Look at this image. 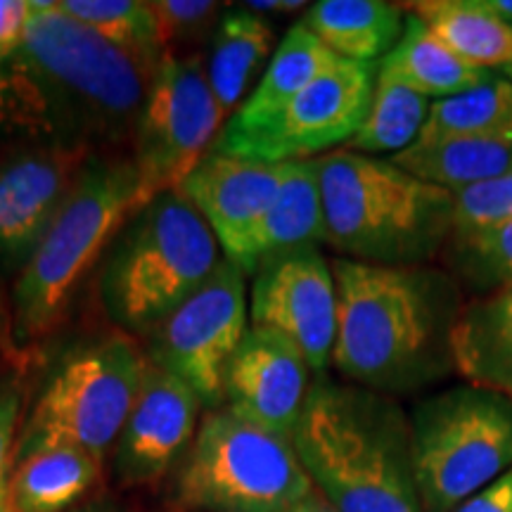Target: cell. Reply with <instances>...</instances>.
I'll use <instances>...</instances> for the list:
<instances>
[{"label":"cell","instance_id":"24","mask_svg":"<svg viewBox=\"0 0 512 512\" xmlns=\"http://www.w3.org/2000/svg\"><path fill=\"white\" fill-rule=\"evenodd\" d=\"M377 72L406 83L425 98L439 100L494 79L489 69L472 67L460 60L413 12H406V29H403L401 41L384 60L377 62Z\"/></svg>","mask_w":512,"mask_h":512},{"label":"cell","instance_id":"13","mask_svg":"<svg viewBox=\"0 0 512 512\" xmlns=\"http://www.w3.org/2000/svg\"><path fill=\"white\" fill-rule=\"evenodd\" d=\"M249 325L290 339L313 375L328 373L337 342L332 261L313 247L259 266L249 292Z\"/></svg>","mask_w":512,"mask_h":512},{"label":"cell","instance_id":"23","mask_svg":"<svg viewBox=\"0 0 512 512\" xmlns=\"http://www.w3.org/2000/svg\"><path fill=\"white\" fill-rule=\"evenodd\" d=\"M102 458L74 446L36 451L12 465L8 501L15 512H72L98 482Z\"/></svg>","mask_w":512,"mask_h":512},{"label":"cell","instance_id":"21","mask_svg":"<svg viewBox=\"0 0 512 512\" xmlns=\"http://www.w3.org/2000/svg\"><path fill=\"white\" fill-rule=\"evenodd\" d=\"M302 24L342 60L375 64L401 41L406 10L384 0H320L306 8Z\"/></svg>","mask_w":512,"mask_h":512},{"label":"cell","instance_id":"36","mask_svg":"<svg viewBox=\"0 0 512 512\" xmlns=\"http://www.w3.org/2000/svg\"><path fill=\"white\" fill-rule=\"evenodd\" d=\"M247 10L256 12V15H264V12H297L302 8H309L306 3L299 0H252V3H242Z\"/></svg>","mask_w":512,"mask_h":512},{"label":"cell","instance_id":"39","mask_svg":"<svg viewBox=\"0 0 512 512\" xmlns=\"http://www.w3.org/2000/svg\"><path fill=\"white\" fill-rule=\"evenodd\" d=\"M0 512H15V510H12L10 501H8V496H5V498H0Z\"/></svg>","mask_w":512,"mask_h":512},{"label":"cell","instance_id":"29","mask_svg":"<svg viewBox=\"0 0 512 512\" xmlns=\"http://www.w3.org/2000/svg\"><path fill=\"white\" fill-rule=\"evenodd\" d=\"M60 10L98 31L114 46L159 67L164 48L159 43L157 17L143 0H60Z\"/></svg>","mask_w":512,"mask_h":512},{"label":"cell","instance_id":"4","mask_svg":"<svg viewBox=\"0 0 512 512\" xmlns=\"http://www.w3.org/2000/svg\"><path fill=\"white\" fill-rule=\"evenodd\" d=\"M325 245L373 266H432L453 238V195L392 159L335 150L316 159Z\"/></svg>","mask_w":512,"mask_h":512},{"label":"cell","instance_id":"42","mask_svg":"<svg viewBox=\"0 0 512 512\" xmlns=\"http://www.w3.org/2000/svg\"><path fill=\"white\" fill-rule=\"evenodd\" d=\"M8 496V489H0V498H5Z\"/></svg>","mask_w":512,"mask_h":512},{"label":"cell","instance_id":"16","mask_svg":"<svg viewBox=\"0 0 512 512\" xmlns=\"http://www.w3.org/2000/svg\"><path fill=\"white\" fill-rule=\"evenodd\" d=\"M309 387L311 368L302 351L275 330L249 325L226 373L223 406L261 430L292 439Z\"/></svg>","mask_w":512,"mask_h":512},{"label":"cell","instance_id":"25","mask_svg":"<svg viewBox=\"0 0 512 512\" xmlns=\"http://www.w3.org/2000/svg\"><path fill=\"white\" fill-rule=\"evenodd\" d=\"M430 27L460 60L479 69L510 67L512 24L503 22L484 0H422L403 5Z\"/></svg>","mask_w":512,"mask_h":512},{"label":"cell","instance_id":"9","mask_svg":"<svg viewBox=\"0 0 512 512\" xmlns=\"http://www.w3.org/2000/svg\"><path fill=\"white\" fill-rule=\"evenodd\" d=\"M422 510L453 512L512 467V399L460 384L420 401L411 415Z\"/></svg>","mask_w":512,"mask_h":512},{"label":"cell","instance_id":"17","mask_svg":"<svg viewBox=\"0 0 512 512\" xmlns=\"http://www.w3.org/2000/svg\"><path fill=\"white\" fill-rule=\"evenodd\" d=\"M285 164L252 162L209 152L178 192L200 211L216 235L223 256L235 261L249 235L273 207Z\"/></svg>","mask_w":512,"mask_h":512},{"label":"cell","instance_id":"10","mask_svg":"<svg viewBox=\"0 0 512 512\" xmlns=\"http://www.w3.org/2000/svg\"><path fill=\"white\" fill-rule=\"evenodd\" d=\"M223 119L202 55L166 53L133 133L131 159L140 181V207L181 188L211 152Z\"/></svg>","mask_w":512,"mask_h":512},{"label":"cell","instance_id":"2","mask_svg":"<svg viewBox=\"0 0 512 512\" xmlns=\"http://www.w3.org/2000/svg\"><path fill=\"white\" fill-rule=\"evenodd\" d=\"M292 444L335 512H425L415 482L411 418L394 396L316 375Z\"/></svg>","mask_w":512,"mask_h":512},{"label":"cell","instance_id":"18","mask_svg":"<svg viewBox=\"0 0 512 512\" xmlns=\"http://www.w3.org/2000/svg\"><path fill=\"white\" fill-rule=\"evenodd\" d=\"M320 242H325V214L316 159L287 162L273 207L249 235L235 264L254 275L268 261L313 249Z\"/></svg>","mask_w":512,"mask_h":512},{"label":"cell","instance_id":"5","mask_svg":"<svg viewBox=\"0 0 512 512\" xmlns=\"http://www.w3.org/2000/svg\"><path fill=\"white\" fill-rule=\"evenodd\" d=\"M138 209L133 159L93 155L12 287L10 328L17 344L41 342L62 323L83 280L100 268Z\"/></svg>","mask_w":512,"mask_h":512},{"label":"cell","instance_id":"19","mask_svg":"<svg viewBox=\"0 0 512 512\" xmlns=\"http://www.w3.org/2000/svg\"><path fill=\"white\" fill-rule=\"evenodd\" d=\"M451 354L453 368L467 384L512 399V285L463 304Z\"/></svg>","mask_w":512,"mask_h":512},{"label":"cell","instance_id":"22","mask_svg":"<svg viewBox=\"0 0 512 512\" xmlns=\"http://www.w3.org/2000/svg\"><path fill=\"white\" fill-rule=\"evenodd\" d=\"M273 24L264 15L235 5L223 12L219 27L211 36L207 76L211 93L219 102L223 117L238 112L254 81L264 76L268 57L275 53Z\"/></svg>","mask_w":512,"mask_h":512},{"label":"cell","instance_id":"3","mask_svg":"<svg viewBox=\"0 0 512 512\" xmlns=\"http://www.w3.org/2000/svg\"><path fill=\"white\" fill-rule=\"evenodd\" d=\"M12 67L43 88L74 145H119L136 133L157 69L98 31L69 17L57 3H29Z\"/></svg>","mask_w":512,"mask_h":512},{"label":"cell","instance_id":"8","mask_svg":"<svg viewBox=\"0 0 512 512\" xmlns=\"http://www.w3.org/2000/svg\"><path fill=\"white\" fill-rule=\"evenodd\" d=\"M313 491L292 439L226 406L204 415L174 479L176 503L190 512H280Z\"/></svg>","mask_w":512,"mask_h":512},{"label":"cell","instance_id":"30","mask_svg":"<svg viewBox=\"0 0 512 512\" xmlns=\"http://www.w3.org/2000/svg\"><path fill=\"white\" fill-rule=\"evenodd\" d=\"M441 259L446 271L456 275L460 287L477 297L512 285V221L482 233L456 235Z\"/></svg>","mask_w":512,"mask_h":512},{"label":"cell","instance_id":"6","mask_svg":"<svg viewBox=\"0 0 512 512\" xmlns=\"http://www.w3.org/2000/svg\"><path fill=\"white\" fill-rule=\"evenodd\" d=\"M226 256L200 211L178 190L143 204L119 230L98 268L105 316L147 337L211 278Z\"/></svg>","mask_w":512,"mask_h":512},{"label":"cell","instance_id":"33","mask_svg":"<svg viewBox=\"0 0 512 512\" xmlns=\"http://www.w3.org/2000/svg\"><path fill=\"white\" fill-rule=\"evenodd\" d=\"M22 415V389L15 382H0V489H8L12 444Z\"/></svg>","mask_w":512,"mask_h":512},{"label":"cell","instance_id":"34","mask_svg":"<svg viewBox=\"0 0 512 512\" xmlns=\"http://www.w3.org/2000/svg\"><path fill=\"white\" fill-rule=\"evenodd\" d=\"M29 3L22 0H0V62H8L17 53L27 24Z\"/></svg>","mask_w":512,"mask_h":512},{"label":"cell","instance_id":"14","mask_svg":"<svg viewBox=\"0 0 512 512\" xmlns=\"http://www.w3.org/2000/svg\"><path fill=\"white\" fill-rule=\"evenodd\" d=\"M95 150L86 145H36L0 166V261L27 264L53 226Z\"/></svg>","mask_w":512,"mask_h":512},{"label":"cell","instance_id":"26","mask_svg":"<svg viewBox=\"0 0 512 512\" xmlns=\"http://www.w3.org/2000/svg\"><path fill=\"white\" fill-rule=\"evenodd\" d=\"M396 166L420 181L448 192L512 174V133L484 138H458L444 143H413L392 157Z\"/></svg>","mask_w":512,"mask_h":512},{"label":"cell","instance_id":"31","mask_svg":"<svg viewBox=\"0 0 512 512\" xmlns=\"http://www.w3.org/2000/svg\"><path fill=\"white\" fill-rule=\"evenodd\" d=\"M453 195V238L512 221V174L467 185Z\"/></svg>","mask_w":512,"mask_h":512},{"label":"cell","instance_id":"37","mask_svg":"<svg viewBox=\"0 0 512 512\" xmlns=\"http://www.w3.org/2000/svg\"><path fill=\"white\" fill-rule=\"evenodd\" d=\"M280 512H335V508H332V505L325 501L318 491H313V494L306 496L304 501L294 503L287 510H280Z\"/></svg>","mask_w":512,"mask_h":512},{"label":"cell","instance_id":"27","mask_svg":"<svg viewBox=\"0 0 512 512\" xmlns=\"http://www.w3.org/2000/svg\"><path fill=\"white\" fill-rule=\"evenodd\" d=\"M512 133V83L494 76L482 86L434 100L418 145L458 138H484Z\"/></svg>","mask_w":512,"mask_h":512},{"label":"cell","instance_id":"32","mask_svg":"<svg viewBox=\"0 0 512 512\" xmlns=\"http://www.w3.org/2000/svg\"><path fill=\"white\" fill-rule=\"evenodd\" d=\"M152 12L157 17L159 43L164 53L174 48L195 46L204 38L214 36L219 27L223 8L226 5L214 3V0H155Z\"/></svg>","mask_w":512,"mask_h":512},{"label":"cell","instance_id":"35","mask_svg":"<svg viewBox=\"0 0 512 512\" xmlns=\"http://www.w3.org/2000/svg\"><path fill=\"white\" fill-rule=\"evenodd\" d=\"M453 512H512V467Z\"/></svg>","mask_w":512,"mask_h":512},{"label":"cell","instance_id":"7","mask_svg":"<svg viewBox=\"0 0 512 512\" xmlns=\"http://www.w3.org/2000/svg\"><path fill=\"white\" fill-rule=\"evenodd\" d=\"M145 368L147 356L131 335H107L64 354L24 420L12 465L57 446L105 458L124 430Z\"/></svg>","mask_w":512,"mask_h":512},{"label":"cell","instance_id":"40","mask_svg":"<svg viewBox=\"0 0 512 512\" xmlns=\"http://www.w3.org/2000/svg\"><path fill=\"white\" fill-rule=\"evenodd\" d=\"M505 72H508V81L512 83V64H510V67H505Z\"/></svg>","mask_w":512,"mask_h":512},{"label":"cell","instance_id":"41","mask_svg":"<svg viewBox=\"0 0 512 512\" xmlns=\"http://www.w3.org/2000/svg\"><path fill=\"white\" fill-rule=\"evenodd\" d=\"M72 512H102V510H98V508H91V510H88V508H86V510H72Z\"/></svg>","mask_w":512,"mask_h":512},{"label":"cell","instance_id":"15","mask_svg":"<svg viewBox=\"0 0 512 512\" xmlns=\"http://www.w3.org/2000/svg\"><path fill=\"white\" fill-rule=\"evenodd\" d=\"M202 401L176 375L147 361L131 413L114 444V472L126 486L152 484L178 465L197 434Z\"/></svg>","mask_w":512,"mask_h":512},{"label":"cell","instance_id":"38","mask_svg":"<svg viewBox=\"0 0 512 512\" xmlns=\"http://www.w3.org/2000/svg\"><path fill=\"white\" fill-rule=\"evenodd\" d=\"M489 5V10H494L503 22L512 24V0H484Z\"/></svg>","mask_w":512,"mask_h":512},{"label":"cell","instance_id":"11","mask_svg":"<svg viewBox=\"0 0 512 512\" xmlns=\"http://www.w3.org/2000/svg\"><path fill=\"white\" fill-rule=\"evenodd\" d=\"M247 330V273L223 259L207 283L147 335L145 356L216 411L223 408L226 373Z\"/></svg>","mask_w":512,"mask_h":512},{"label":"cell","instance_id":"20","mask_svg":"<svg viewBox=\"0 0 512 512\" xmlns=\"http://www.w3.org/2000/svg\"><path fill=\"white\" fill-rule=\"evenodd\" d=\"M339 60L342 57L325 48L318 36L311 34L302 22L294 24L273 53L259 86L242 102L233 119L223 124L219 138H240L266 126L294 95L302 93L311 81H316Z\"/></svg>","mask_w":512,"mask_h":512},{"label":"cell","instance_id":"12","mask_svg":"<svg viewBox=\"0 0 512 512\" xmlns=\"http://www.w3.org/2000/svg\"><path fill=\"white\" fill-rule=\"evenodd\" d=\"M377 64L339 60L294 95L266 126L247 136L216 140L211 152L252 162H309L361 131L375 93Z\"/></svg>","mask_w":512,"mask_h":512},{"label":"cell","instance_id":"28","mask_svg":"<svg viewBox=\"0 0 512 512\" xmlns=\"http://www.w3.org/2000/svg\"><path fill=\"white\" fill-rule=\"evenodd\" d=\"M430 107V98L392 76L377 72L370 112L361 131L351 138L349 150L368 157L401 155L420 138L422 126L430 117Z\"/></svg>","mask_w":512,"mask_h":512},{"label":"cell","instance_id":"1","mask_svg":"<svg viewBox=\"0 0 512 512\" xmlns=\"http://www.w3.org/2000/svg\"><path fill=\"white\" fill-rule=\"evenodd\" d=\"M337 342L332 366L351 384L394 396L451 373V335L463 309L446 268L332 259Z\"/></svg>","mask_w":512,"mask_h":512}]
</instances>
